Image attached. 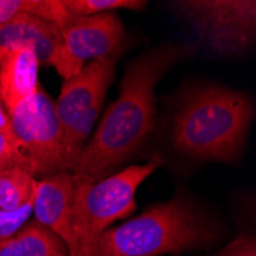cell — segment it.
<instances>
[{
  "mask_svg": "<svg viewBox=\"0 0 256 256\" xmlns=\"http://www.w3.org/2000/svg\"><path fill=\"white\" fill-rule=\"evenodd\" d=\"M8 115L16 136L32 164L34 178H46L64 172L62 135L54 100L38 88L34 106Z\"/></svg>",
  "mask_w": 256,
  "mask_h": 256,
  "instance_id": "8",
  "label": "cell"
},
{
  "mask_svg": "<svg viewBox=\"0 0 256 256\" xmlns=\"http://www.w3.org/2000/svg\"><path fill=\"white\" fill-rule=\"evenodd\" d=\"M195 51L196 43H164L128 66L118 98L108 108L80 154L72 170L74 186L112 175L138 152L155 124L156 83L175 63Z\"/></svg>",
  "mask_w": 256,
  "mask_h": 256,
  "instance_id": "1",
  "label": "cell"
},
{
  "mask_svg": "<svg viewBox=\"0 0 256 256\" xmlns=\"http://www.w3.org/2000/svg\"><path fill=\"white\" fill-rule=\"evenodd\" d=\"M0 256H69V252L52 230L32 220L0 242Z\"/></svg>",
  "mask_w": 256,
  "mask_h": 256,
  "instance_id": "12",
  "label": "cell"
},
{
  "mask_svg": "<svg viewBox=\"0 0 256 256\" xmlns=\"http://www.w3.org/2000/svg\"><path fill=\"white\" fill-rule=\"evenodd\" d=\"M18 17H36L60 26L69 14L62 0H0V23Z\"/></svg>",
  "mask_w": 256,
  "mask_h": 256,
  "instance_id": "14",
  "label": "cell"
},
{
  "mask_svg": "<svg viewBox=\"0 0 256 256\" xmlns=\"http://www.w3.org/2000/svg\"><path fill=\"white\" fill-rule=\"evenodd\" d=\"M160 160L129 166L90 184L74 186L72 230L77 256H88L97 238L109 226L135 212L136 189L155 169Z\"/></svg>",
  "mask_w": 256,
  "mask_h": 256,
  "instance_id": "4",
  "label": "cell"
},
{
  "mask_svg": "<svg viewBox=\"0 0 256 256\" xmlns=\"http://www.w3.org/2000/svg\"><path fill=\"white\" fill-rule=\"evenodd\" d=\"M62 43L60 26L36 17H18L0 23V58L11 50L31 48L40 64H50Z\"/></svg>",
  "mask_w": 256,
  "mask_h": 256,
  "instance_id": "11",
  "label": "cell"
},
{
  "mask_svg": "<svg viewBox=\"0 0 256 256\" xmlns=\"http://www.w3.org/2000/svg\"><path fill=\"white\" fill-rule=\"evenodd\" d=\"M170 5L212 54L238 56L254 42V0H186Z\"/></svg>",
  "mask_w": 256,
  "mask_h": 256,
  "instance_id": "6",
  "label": "cell"
},
{
  "mask_svg": "<svg viewBox=\"0 0 256 256\" xmlns=\"http://www.w3.org/2000/svg\"><path fill=\"white\" fill-rule=\"evenodd\" d=\"M38 58L31 48H16L0 58V100L11 114L36 104L38 92Z\"/></svg>",
  "mask_w": 256,
  "mask_h": 256,
  "instance_id": "10",
  "label": "cell"
},
{
  "mask_svg": "<svg viewBox=\"0 0 256 256\" xmlns=\"http://www.w3.org/2000/svg\"><path fill=\"white\" fill-rule=\"evenodd\" d=\"M11 169H23L32 175V166L28 156L0 134V174Z\"/></svg>",
  "mask_w": 256,
  "mask_h": 256,
  "instance_id": "16",
  "label": "cell"
},
{
  "mask_svg": "<svg viewBox=\"0 0 256 256\" xmlns=\"http://www.w3.org/2000/svg\"><path fill=\"white\" fill-rule=\"evenodd\" d=\"M0 134H2L4 136H6L14 146H17L23 154H25V150H23L20 142H18L17 136H16L14 128H12V123H11V118H10V115H8V112H6V108L4 106L2 100H0ZM25 155H26V154H25ZM28 160H30V158H28ZM31 166H32V164H31Z\"/></svg>",
  "mask_w": 256,
  "mask_h": 256,
  "instance_id": "19",
  "label": "cell"
},
{
  "mask_svg": "<svg viewBox=\"0 0 256 256\" xmlns=\"http://www.w3.org/2000/svg\"><path fill=\"white\" fill-rule=\"evenodd\" d=\"M117 54L92 60L74 77L62 84V92L54 102L60 126L64 172L74 170L88 136L94 126L106 90L114 78Z\"/></svg>",
  "mask_w": 256,
  "mask_h": 256,
  "instance_id": "5",
  "label": "cell"
},
{
  "mask_svg": "<svg viewBox=\"0 0 256 256\" xmlns=\"http://www.w3.org/2000/svg\"><path fill=\"white\" fill-rule=\"evenodd\" d=\"M254 115L252 100L221 86L200 88L188 96L172 124L175 149L190 158L234 161L244 149Z\"/></svg>",
  "mask_w": 256,
  "mask_h": 256,
  "instance_id": "2",
  "label": "cell"
},
{
  "mask_svg": "<svg viewBox=\"0 0 256 256\" xmlns=\"http://www.w3.org/2000/svg\"><path fill=\"white\" fill-rule=\"evenodd\" d=\"M64 10L72 17H86L114 10H143L146 2L143 0H62Z\"/></svg>",
  "mask_w": 256,
  "mask_h": 256,
  "instance_id": "15",
  "label": "cell"
},
{
  "mask_svg": "<svg viewBox=\"0 0 256 256\" xmlns=\"http://www.w3.org/2000/svg\"><path fill=\"white\" fill-rule=\"evenodd\" d=\"M62 43L56 51L51 66L68 80L78 74L92 60L117 54L123 44L124 26L115 12H103L86 17H72L60 25Z\"/></svg>",
  "mask_w": 256,
  "mask_h": 256,
  "instance_id": "7",
  "label": "cell"
},
{
  "mask_svg": "<svg viewBox=\"0 0 256 256\" xmlns=\"http://www.w3.org/2000/svg\"><path fill=\"white\" fill-rule=\"evenodd\" d=\"M72 174L60 172L37 181V190L32 202L36 220L52 230L66 244L69 256H77V242L72 230Z\"/></svg>",
  "mask_w": 256,
  "mask_h": 256,
  "instance_id": "9",
  "label": "cell"
},
{
  "mask_svg": "<svg viewBox=\"0 0 256 256\" xmlns=\"http://www.w3.org/2000/svg\"><path fill=\"white\" fill-rule=\"evenodd\" d=\"M215 226L189 200L158 202L134 220L104 230L88 256H160L181 253L215 241Z\"/></svg>",
  "mask_w": 256,
  "mask_h": 256,
  "instance_id": "3",
  "label": "cell"
},
{
  "mask_svg": "<svg viewBox=\"0 0 256 256\" xmlns=\"http://www.w3.org/2000/svg\"><path fill=\"white\" fill-rule=\"evenodd\" d=\"M37 180L23 169L0 174V210L16 212L34 202Z\"/></svg>",
  "mask_w": 256,
  "mask_h": 256,
  "instance_id": "13",
  "label": "cell"
},
{
  "mask_svg": "<svg viewBox=\"0 0 256 256\" xmlns=\"http://www.w3.org/2000/svg\"><path fill=\"white\" fill-rule=\"evenodd\" d=\"M215 256H256V241L250 236H241L232 241Z\"/></svg>",
  "mask_w": 256,
  "mask_h": 256,
  "instance_id": "18",
  "label": "cell"
},
{
  "mask_svg": "<svg viewBox=\"0 0 256 256\" xmlns=\"http://www.w3.org/2000/svg\"><path fill=\"white\" fill-rule=\"evenodd\" d=\"M31 215H32V204L16 212L0 210V242L14 236L17 232L30 221Z\"/></svg>",
  "mask_w": 256,
  "mask_h": 256,
  "instance_id": "17",
  "label": "cell"
}]
</instances>
